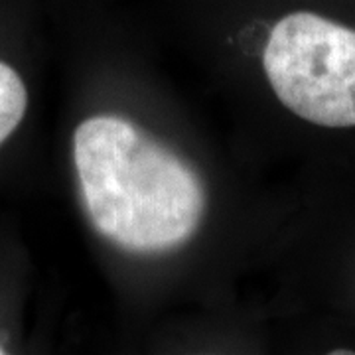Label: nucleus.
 <instances>
[{"label": "nucleus", "mask_w": 355, "mask_h": 355, "mask_svg": "<svg viewBox=\"0 0 355 355\" xmlns=\"http://www.w3.org/2000/svg\"><path fill=\"white\" fill-rule=\"evenodd\" d=\"M73 164L91 225L128 253L172 251L205 216L200 174L127 119L97 114L79 123Z\"/></svg>", "instance_id": "obj_1"}, {"label": "nucleus", "mask_w": 355, "mask_h": 355, "mask_svg": "<svg viewBox=\"0 0 355 355\" xmlns=\"http://www.w3.org/2000/svg\"><path fill=\"white\" fill-rule=\"evenodd\" d=\"M263 67L277 99L298 119L355 127V28L318 10H292L270 28Z\"/></svg>", "instance_id": "obj_2"}, {"label": "nucleus", "mask_w": 355, "mask_h": 355, "mask_svg": "<svg viewBox=\"0 0 355 355\" xmlns=\"http://www.w3.org/2000/svg\"><path fill=\"white\" fill-rule=\"evenodd\" d=\"M28 111V89L12 65L0 60V146L16 132Z\"/></svg>", "instance_id": "obj_3"}, {"label": "nucleus", "mask_w": 355, "mask_h": 355, "mask_svg": "<svg viewBox=\"0 0 355 355\" xmlns=\"http://www.w3.org/2000/svg\"><path fill=\"white\" fill-rule=\"evenodd\" d=\"M0 354H4V347H2V343H0Z\"/></svg>", "instance_id": "obj_4"}]
</instances>
